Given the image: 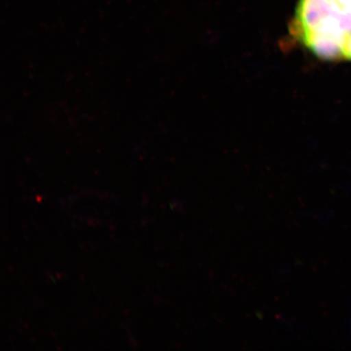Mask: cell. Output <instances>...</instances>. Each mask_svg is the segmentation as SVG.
Here are the masks:
<instances>
[{
  "instance_id": "1",
  "label": "cell",
  "mask_w": 351,
  "mask_h": 351,
  "mask_svg": "<svg viewBox=\"0 0 351 351\" xmlns=\"http://www.w3.org/2000/svg\"><path fill=\"white\" fill-rule=\"evenodd\" d=\"M293 33L319 58L346 59L351 39V10L337 0H300Z\"/></svg>"
},
{
  "instance_id": "2",
  "label": "cell",
  "mask_w": 351,
  "mask_h": 351,
  "mask_svg": "<svg viewBox=\"0 0 351 351\" xmlns=\"http://www.w3.org/2000/svg\"><path fill=\"white\" fill-rule=\"evenodd\" d=\"M346 59L351 60V39L348 46V54H346Z\"/></svg>"
}]
</instances>
